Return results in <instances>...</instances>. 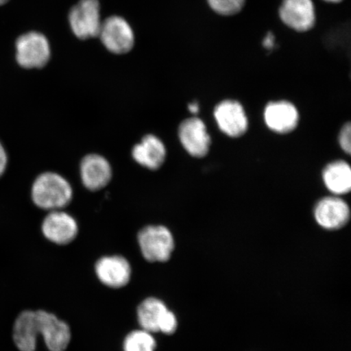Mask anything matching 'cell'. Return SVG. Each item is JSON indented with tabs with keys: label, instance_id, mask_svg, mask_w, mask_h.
Masks as SVG:
<instances>
[{
	"label": "cell",
	"instance_id": "1",
	"mask_svg": "<svg viewBox=\"0 0 351 351\" xmlns=\"http://www.w3.org/2000/svg\"><path fill=\"white\" fill-rule=\"evenodd\" d=\"M32 199L39 208L62 210L73 199V189L59 174L48 172L39 175L32 187Z\"/></svg>",
	"mask_w": 351,
	"mask_h": 351
},
{
	"label": "cell",
	"instance_id": "2",
	"mask_svg": "<svg viewBox=\"0 0 351 351\" xmlns=\"http://www.w3.org/2000/svg\"><path fill=\"white\" fill-rule=\"evenodd\" d=\"M138 243L145 260L164 263L170 260L175 247L172 232L163 226H148L139 231Z\"/></svg>",
	"mask_w": 351,
	"mask_h": 351
},
{
	"label": "cell",
	"instance_id": "3",
	"mask_svg": "<svg viewBox=\"0 0 351 351\" xmlns=\"http://www.w3.org/2000/svg\"><path fill=\"white\" fill-rule=\"evenodd\" d=\"M17 63L25 69H40L51 58L49 42L43 34L29 32L21 35L16 43Z\"/></svg>",
	"mask_w": 351,
	"mask_h": 351
},
{
	"label": "cell",
	"instance_id": "4",
	"mask_svg": "<svg viewBox=\"0 0 351 351\" xmlns=\"http://www.w3.org/2000/svg\"><path fill=\"white\" fill-rule=\"evenodd\" d=\"M215 121L219 130L232 138L243 137L249 128V120L245 109L239 101L225 99L215 107Z\"/></svg>",
	"mask_w": 351,
	"mask_h": 351
},
{
	"label": "cell",
	"instance_id": "5",
	"mask_svg": "<svg viewBox=\"0 0 351 351\" xmlns=\"http://www.w3.org/2000/svg\"><path fill=\"white\" fill-rule=\"evenodd\" d=\"M69 21L77 38L97 37L102 25L99 0H80L70 11Z\"/></svg>",
	"mask_w": 351,
	"mask_h": 351
},
{
	"label": "cell",
	"instance_id": "6",
	"mask_svg": "<svg viewBox=\"0 0 351 351\" xmlns=\"http://www.w3.org/2000/svg\"><path fill=\"white\" fill-rule=\"evenodd\" d=\"M98 36L105 47L115 54H125L134 45L133 29L124 19L112 16L102 22Z\"/></svg>",
	"mask_w": 351,
	"mask_h": 351
},
{
	"label": "cell",
	"instance_id": "7",
	"mask_svg": "<svg viewBox=\"0 0 351 351\" xmlns=\"http://www.w3.org/2000/svg\"><path fill=\"white\" fill-rule=\"evenodd\" d=\"M178 138L189 155L197 159L208 156L212 138L200 118L195 116L182 121L178 128Z\"/></svg>",
	"mask_w": 351,
	"mask_h": 351
},
{
	"label": "cell",
	"instance_id": "8",
	"mask_svg": "<svg viewBox=\"0 0 351 351\" xmlns=\"http://www.w3.org/2000/svg\"><path fill=\"white\" fill-rule=\"evenodd\" d=\"M36 318L38 335L49 351H64L71 341V329L69 324L56 315L47 311L38 310Z\"/></svg>",
	"mask_w": 351,
	"mask_h": 351
},
{
	"label": "cell",
	"instance_id": "9",
	"mask_svg": "<svg viewBox=\"0 0 351 351\" xmlns=\"http://www.w3.org/2000/svg\"><path fill=\"white\" fill-rule=\"evenodd\" d=\"M263 121L274 133L288 134L297 129L300 114L295 105L288 100L271 101L263 109Z\"/></svg>",
	"mask_w": 351,
	"mask_h": 351
},
{
	"label": "cell",
	"instance_id": "10",
	"mask_svg": "<svg viewBox=\"0 0 351 351\" xmlns=\"http://www.w3.org/2000/svg\"><path fill=\"white\" fill-rule=\"evenodd\" d=\"M313 213L318 225L328 230L341 229L350 219L348 203L340 196L332 195L320 199L315 205Z\"/></svg>",
	"mask_w": 351,
	"mask_h": 351
},
{
	"label": "cell",
	"instance_id": "11",
	"mask_svg": "<svg viewBox=\"0 0 351 351\" xmlns=\"http://www.w3.org/2000/svg\"><path fill=\"white\" fill-rule=\"evenodd\" d=\"M42 232L51 243L64 245L77 238L78 225L76 219L64 210H51L43 219Z\"/></svg>",
	"mask_w": 351,
	"mask_h": 351
},
{
	"label": "cell",
	"instance_id": "12",
	"mask_svg": "<svg viewBox=\"0 0 351 351\" xmlns=\"http://www.w3.org/2000/svg\"><path fill=\"white\" fill-rule=\"evenodd\" d=\"M95 274L99 282L112 289H120L129 284L132 275L130 263L121 256L100 258L95 263Z\"/></svg>",
	"mask_w": 351,
	"mask_h": 351
},
{
	"label": "cell",
	"instance_id": "13",
	"mask_svg": "<svg viewBox=\"0 0 351 351\" xmlns=\"http://www.w3.org/2000/svg\"><path fill=\"white\" fill-rule=\"evenodd\" d=\"M279 15L285 25L298 32H308L315 22L313 0H283Z\"/></svg>",
	"mask_w": 351,
	"mask_h": 351
},
{
	"label": "cell",
	"instance_id": "14",
	"mask_svg": "<svg viewBox=\"0 0 351 351\" xmlns=\"http://www.w3.org/2000/svg\"><path fill=\"white\" fill-rule=\"evenodd\" d=\"M80 172L83 185L88 190L93 191L106 186L112 176L109 162L104 157L95 154L86 156L82 160Z\"/></svg>",
	"mask_w": 351,
	"mask_h": 351
},
{
	"label": "cell",
	"instance_id": "15",
	"mask_svg": "<svg viewBox=\"0 0 351 351\" xmlns=\"http://www.w3.org/2000/svg\"><path fill=\"white\" fill-rule=\"evenodd\" d=\"M166 147L163 142L155 135L145 136L142 141L135 145L132 156L140 165L148 169L156 170L164 165Z\"/></svg>",
	"mask_w": 351,
	"mask_h": 351
},
{
	"label": "cell",
	"instance_id": "16",
	"mask_svg": "<svg viewBox=\"0 0 351 351\" xmlns=\"http://www.w3.org/2000/svg\"><path fill=\"white\" fill-rule=\"evenodd\" d=\"M38 336L36 311H22L13 326V341L16 348L20 351L36 350Z\"/></svg>",
	"mask_w": 351,
	"mask_h": 351
},
{
	"label": "cell",
	"instance_id": "17",
	"mask_svg": "<svg viewBox=\"0 0 351 351\" xmlns=\"http://www.w3.org/2000/svg\"><path fill=\"white\" fill-rule=\"evenodd\" d=\"M324 186L332 195L341 196L351 191V168L348 162L337 160L330 162L322 171Z\"/></svg>",
	"mask_w": 351,
	"mask_h": 351
},
{
	"label": "cell",
	"instance_id": "18",
	"mask_svg": "<svg viewBox=\"0 0 351 351\" xmlns=\"http://www.w3.org/2000/svg\"><path fill=\"white\" fill-rule=\"evenodd\" d=\"M169 309L159 298L149 297L138 306L137 318L140 327L152 333L160 332L162 324Z\"/></svg>",
	"mask_w": 351,
	"mask_h": 351
},
{
	"label": "cell",
	"instance_id": "19",
	"mask_svg": "<svg viewBox=\"0 0 351 351\" xmlns=\"http://www.w3.org/2000/svg\"><path fill=\"white\" fill-rule=\"evenodd\" d=\"M156 348L153 333L143 328L130 332L123 342L124 351H156Z\"/></svg>",
	"mask_w": 351,
	"mask_h": 351
},
{
	"label": "cell",
	"instance_id": "20",
	"mask_svg": "<svg viewBox=\"0 0 351 351\" xmlns=\"http://www.w3.org/2000/svg\"><path fill=\"white\" fill-rule=\"evenodd\" d=\"M212 10L222 16H232L239 13L244 6L245 0H208Z\"/></svg>",
	"mask_w": 351,
	"mask_h": 351
},
{
	"label": "cell",
	"instance_id": "21",
	"mask_svg": "<svg viewBox=\"0 0 351 351\" xmlns=\"http://www.w3.org/2000/svg\"><path fill=\"white\" fill-rule=\"evenodd\" d=\"M339 143L342 151L348 156L351 153V124L350 122L346 123L339 134Z\"/></svg>",
	"mask_w": 351,
	"mask_h": 351
},
{
	"label": "cell",
	"instance_id": "22",
	"mask_svg": "<svg viewBox=\"0 0 351 351\" xmlns=\"http://www.w3.org/2000/svg\"><path fill=\"white\" fill-rule=\"evenodd\" d=\"M8 164V156L5 152V149L3 147L1 143H0V177L3 174L4 171L6 169Z\"/></svg>",
	"mask_w": 351,
	"mask_h": 351
},
{
	"label": "cell",
	"instance_id": "23",
	"mask_svg": "<svg viewBox=\"0 0 351 351\" xmlns=\"http://www.w3.org/2000/svg\"><path fill=\"white\" fill-rule=\"evenodd\" d=\"M263 47L267 48V49H271V48L274 47V35L271 34H267V36L265 38V41H263Z\"/></svg>",
	"mask_w": 351,
	"mask_h": 351
},
{
	"label": "cell",
	"instance_id": "24",
	"mask_svg": "<svg viewBox=\"0 0 351 351\" xmlns=\"http://www.w3.org/2000/svg\"><path fill=\"white\" fill-rule=\"evenodd\" d=\"M188 110L190 111L193 115L196 116L197 113L199 112V104L197 102H192L189 104Z\"/></svg>",
	"mask_w": 351,
	"mask_h": 351
},
{
	"label": "cell",
	"instance_id": "25",
	"mask_svg": "<svg viewBox=\"0 0 351 351\" xmlns=\"http://www.w3.org/2000/svg\"><path fill=\"white\" fill-rule=\"evenodd\" d=\"M324 1L329 3H339L341 1V0H324Z\"/></svg>",
	"mask_w": 351,
	"mask_h": 351
},
{
	"label": "cell",
	"instance_id": "26",
	"mask_svg": "<svg viewBox=\"0 0 351 351\" xmlns=\"http://www.w3.org/2000/svg\"><path fill=\"white\" fill-rule=\"evenodd\" d=\"M8 0H0V5H3V4L6 3Z\"/></svg>",
	"mask_w": 351,
	"mask_h": 351
}]
</instances>
